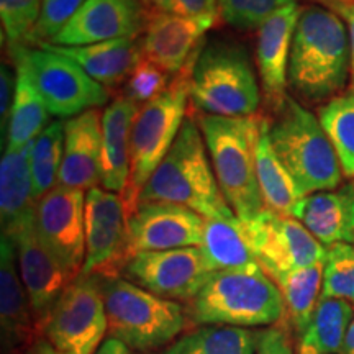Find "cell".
Segmentation results:
<instances>
[{"label":"cell","instance_id":"obj_37","mask_svg":"<svg viewBox=\"0 0 354 354\" xmlns=\"http://www.w3.org/2000/svg\"><path fill=\"white\" fill-rule=\"evenodd\" d=\"M171 81L172 76L169 73L143 56L128 76L125 86L122 87V94L135 102L138 107H143L161 95Z\"/></svg>","mask_w":354,"mask_h":354},{"label":"cell","instance_id":"obj_25","mask_svg":"<svg viewBox=\"0 0 354 354\" xmlns=\"http://www.w3.org/2000/svg\"><path fill=\"white\" fill-rule=\"evenodd\" d=\"M33 143L20 149H6L0 161L2 233L12 232L17 225H20L35 212L37 201L33 197L32 166H30Z\"/></svg>","mask_w":354,"mask_h":354},{"label":"cell","instance_id":"obj_5","mask_svg":"<svg viewBox=\"0 0 354 354\" xmlns=\"http://www.w3.org/2000/svg\"><path fill=\"white\" fill-rule=\"evenodd\" d=\"M190 102L202 115L253 117L261 105V86L245 46L230 41L202 44L189 81Z\"/></svg>","mask_w":354,"mask_h":354},{"label":"cell","instance_id":"obj_44","mask_svg":"<svg viewBox=\"0 0 354 354\" xmlns=\"http://www.w3.org/2000/svg\"><path fill=\"white\" fill-rule=\"evenodd\" d=\"M140 2L148 10L149 15L172 13V6H174V0H140Z\"/></svg>","mask_w":354,"mask_h":354},{"label":"cell","instance_id":"obj_46","mask_svg":"<svg viewBox=\"0 0 354 354\" xmlns=\"http://www.w3.org/2000/svg\"><path fill=\"white\" fill-rule=\"evenodd\" d=\"M338 354H354V318L353 322L349 323L346 336H344V342Z\"/></svg>","mask_w":354,"mask_h":354},{"label":"cell","instance_id":"obj_39","mask_svg":"<svg viewBox=\"0 0 354 354\" xmlns=\"http://www.w3.org/2000/svg\"><path fill=\"white\" fill-rule=\"evenodd\" d=\"M17 88V76L12 73L6 63L0 68V133H2V145H6V130L8 128V118H10V110L15 100Z\"/></svg>","mask_w":354,"mask_h":354},{"label":"cell","instance_id":"obj_31","mask_svg":"<svg viewBox=\"0 0 354 354\" xmlns=\"http://www.w3.org/2000/svg\"><path fill=\"white\" fill-rule=\"evenodd\" d=\"M259 331L207 325L176 339L165 354H256Z\"/></svg>","mask_w":354,"mask_h":354},{"label":"cell","instance_id":"obj_12","mask_svg":"<svg viewBox=\"0 0 354 354\" xmlns=\"http://www.w3.org/2000/svg\"><path fill=\"white\" fill-rule=\"evenodd\" d=\"M245 223L258 264L272 281L287 272L325 263L326 246L294 216L264 210Z\"/></svg>","mask_w":354,"mask_h":354},{"label":"cell","instance_id":"obj_32","mask_svg":"<svg viewBox=\"0 0 354 354\" xmlns=\"http://www.w3.org/2000/svg\"><path fill=\"white\" fill-rule=\"evenodd\" d=\"M64 128V120L48 123L33 143L30 166H32L33 197L37 202L57 185V177L63 165Z\"/></svg>","mask_w":354,"mask_h":354},{"label":"cell","instance_id":"obj_45","mask_svg":"<svg viewBox=\"0 0 354 354\" xmlns=\"http://www.w3.org/2000/svg\"><path fill=\"white\" fill-rule=\"evenodd\" d=\"M28 354H66L63 351H59V349H56L53 344L48 342L46 338H39L37 343L33 344V348L30 349Z\"/></svg>","mask_w":354,"mask_h":354},{"label":"cell","instance_id":"obj_28","mask_svg":"<svg viewBox=\"0 0 354 354\" xmlns=\"http://www.w3.org/2000/svg\"><path fill=\"white\" fill-rule=\"evenodd\" d=\"M354 318V307L346 300L322 297L312 320L297 338L295 354H338Z\"/></svg>","mask_w":354,"mask_h":354},{"label":"cell","instance_id":"obj_21","mask_svg":"<svg viewBox=\"0 0 354 354\" xmlns=\"http://www.w3.org/2000/svg\"><path fill=\"white\" fill-rule=\"evenodd\" d=\"M102 183V115L87 110L66 120L64 153L57 184L91 190Z\"/></svg>","mask_w":354,"mask_h":354},{"label":"cell","instance_id":"obj_16","mask_svg":"<svg viewBox=\"0 0 354 354\" xmlns=\"http://www.w3.org/2000/svg\"><path fill=\"white\" fill-rule=\"evenodd\" d=\"M149 17L140 0H87L50 43L57 46H88L141 37Z\"/></svg>","mask_w":354,"mask_h":354},{"label":"cell","instance_id":"obj_19","mask_svg":"<svg viewBox=\"0 0 354 354\" xmlns=\"http://www.w3.org/2000/svg\"><path fill=\"white\" fill-rule=\"evenodd\" d=\"M0 325L3 353L28 354L43 338L21 282L13 241L2 233L0 238Z\"/></svg>","mask_w":354,"mask_h":354},{"label":"cell","instance_id":"obj_29","mask_svg":"<svg viewBox=\"0 0 354 354\" xmlns=\"http://www.w3.org/2000/svg\"><path fill=\"white\" fill-rule=\"evenodd\" d=\"M256 174L261 196H263L266 210L274 214L292 216L295 205L300 201V194L294 179L286 169L281 159L274 151L271 138H269V122H263L258 143V156H256Z\"/></svg>","mask_w":354,"mask_h":354},{"label":"cell","instance_id":"obj_15","mask_svg":"<svg viewBox=\"0 0 354 354\" xmlns=\"http://www.w3.org/2000/svg\"><path fill=\"white\" fill-rule=\"evenodd\" d=\"M3 234H7L15 246L21 282L32 304L39 333L44 336L53 308L74 281L39 240L35 230V212L12 232Z\"/></svg>","mask_w":354,"mask_h":354},{"label":"cell","instance_id":"obj_33","mask_svg":"<svg viewBox=\"0 0 354 354\" xmlns=\"http://www.w3.org/2000/svg\"><path fill=\"white\" fill-rule=\"evenodd\" d=\"M318 118L338 154L343 176L354 179V92L326 102Z\"/></svg>","mask_w":354,"mask_h":354},{"label":"cell","instance_id":"obj_24","mask_svg":"<svg viewBox=\"0 0 354 354\" xmlns=\"http://www.w3.org/2000/svg\"><path fill=\"white\" fill-rule=\"evenodd\" d=\"M140 107L118 94L102 113V183L110 192L120 194L130 179L131 128Z\"/></svg>","mask_w":354,"mask_h":354},{"label":"cell","instance_id":"obj_14","mask_svg":"<svg viewBox=\"0 0 354 354\" xmlns=\"http://www.w3.org/2000/svg\"><path fill=\"white\" fill-rule=\"evenodd\" d=\"M125 274L133 284L158 297L189 304L214 272L201 248L192 246L135 254Z\"/></svg>","mask_w":354,"mask_h":354},{"label":"cell","instance_id":"obj_23","mask_svg":"<svg viewBox=\"0 0 354 354\" xmlns=\"http://www.w3.org/2000/svg\"><path fill=\"white\" fill-rule=\"evenodd\" d=\"M51 51L59 53L74 63H77L86 73L110 92L125 86L128 76L143 57L141 37L120 38L88 46H57L51 43H41ZM39 46V44H38Z\"/></svg>","mask_w":354,"mask_h":354},{"label":"cell","instance_id":"obj_40","mask_svg":"<svg viewBox=\"0 0 354 354\" xmlns=\"http://www.w3.org/2000/svg\"><path fill=\"white\" fill-rule=\"evenodd\" d=\"M172 13L196 20L218 21L221 19L218 0H174Z\"/></svg>","mask_w":354,"mask_h":354},{"label":"cell","instance_id":"obj_35","mask_svg":"<svg viewBox=\"0 0 354 354\" xmlns=\"http://www.w3.org/2000/svg\"><path fill=\"white\" fill-rule=\"evenodd\" d=\"M43 0H0V19H2L3 38H7L8 46H25L28 41Z\"/></svg>","mask_w":354,"mask_h":354},{"label":"cell","instance_id":"obj_10","mask_svg":"<svg viewBox=\"0 0 354 354\" xmlns=\"http://www.w3.org/2000/svg\"><path fill=\"white\" fill-rule=\"evenodd\" d=\"M105 333L109 322L102 281L79 276L53 308L44 338L66 354H95Z\"/></svg>","mask_w":354,"mask_h":354},{"label":"cell","instance_id":"obj_36","mask_svg":"<svg viewBox=\"0 0 354 354\" xmlns=\"http://www.w3.org/2000/svg\"><path fill=\"white\" fill-rule=\"evenodd\" d=\"M295 0H218L225 24L236 30H258L272 13Z\"/></svg>","mask_w":354,"mask_h":354},{"label":"cell","instance_id":"obj_26","mask_svg":"<svg viewBox=\"0 0 354 354\" xmlns=\"http://www.w3.org/2000/svg\"><path fill=\"white\" fill-rule=\"evenodd\" d=\"M201 250L212 272L259 266L246 223L238 216L205 218Z\"/></svg>","mask_w":354,"mask_h":354},{"label":"cell","instance_id":"obj_42","mask_svg":"<svg viewBox=\"0 0 354 354\" xmlns=\"http://www.w3.org/2000/svg\"><path fill=\"white\" fill-rule=\"evenodd\" d=\"M323 7L330 8L344 21L348 28L349 38V50H351V79H349V87L354 91V2L346 0H320Z\"/></svg>","mask_w":354,"mask_h":354},{"label":"cell","instance_id":"obj_17","mask_svg":"<svg viewBox=\"0 0 354 354\" xmlns=\"http://www.w3.org/2000/svg\"><path fill=\"white\" fill-rule=\"evenodd\" d=\"M205 218L194 210L161 202H140L128 218L133 256L146 251L201 248Z\"/></svg>","mask_w":354,"mask_h":354},{"label":"cell","instance_id":"obj_2","mask_svg":"<svg viewBox=\"0 0 354 354\" xmlns=\"http://www.w3.org/2000/svg\"><path fill=\"white\" fill-rule=\"evenodd\" d=\"M140 202H161L194 210L203 218H233L212 167L197 120L187 117L158 169L141 190Z\"/></svg>","mask_w":354,"mask_h":354},{"label":"cell","instance_id":"obj_4","mask_svg":"<svg viewBox=\"0 0 354 354\" xmlns=\"http://www.w3.org/2000/svg\"><path fill=\"white\" fill-rule=\"evenodd\" d=\"M185 312L194 325L269 326L284 317V300L276 282L254 266L212 274Z\"/></svg>","mask_w":354,"mask_h":354},{"label":"cell","instance_id":"obj_8","mask_svg":"<svg viewBox=\"0 0 354 354\" xmlns=\"http://www.w3.org/2000/svg\"><path fill=\"white\" fill-rule=\"evenodd\" d=\"M102 281L109 336L130 349L151 353L183 333L187 312L174 300L161 299L125 279Z\"/></svg>","mask_w":354,"mask_h":354},{"label":"cell","instance_id":"obj_49","mask_svg":"<svg viewBox=\"0 0 354 354\" xmlns=\"http://www.w3.org/2000/svg\"><path fill=\"white\" fill-rule=\"evenodd\" d=\"M351 92H354V91H351Z\"/></svg>","mask_w":354,"mask_h":354},{"label":"cell","instance_id":"obj_20","mask_svg":"<svg viewBox=\"0 0 354 354\" xmlns=\"http://www.w3.org/2000/svg\"><path fill=\"white\" fill-rule=\"evenodd\" d=\"M215 25L214 20L187 19L176 13L151 15L141 35L143 56L176 76L197 55L205 33Z\"/></svg>","mask_w":354,"mask_h":354},{"label":"cell","instance_id":"obj_6","mask_svg":"<svg viewBox=\"0 0 354 354\" xmlns=\"http://www.w3.org/2000/svg\"><path fill=\"white\" fill-rule=\"evenodd\" d=\"M269 138L300 197L339 187L343 169L338 154L320 118L297 100L289 97L269 122Z\"/></svg>","mask_w":354,"mask_h":354},{"label":"cell","instance_id":"obj_30","mask_svg":"<svg viewBox=\"0 0 354 354\" xmlns=\"http://www.w3.org/2000/svg\"><path fill=\"white\" fill-rule=\"evenodd\" d=\"M46 104L26 71L17 66V88L7 128V149L32 145L48 125Z\"/></svg>","mask_w":354,"mask_h":354},{"label":"cell","instance_id":"obj_22","mask_svg":"<svg viewBox=\"0 0 354 354\" xmlns=\"http://www.w3.org/2000/svg\"><path fill=\"white\" fill-rule=\"evenodd\" d=\"M292 216L323 246L354 245V179L338 189L302 197Z\"/></svg>","mask_w":354,"mask_h":354},{"label":"cell","instance_id":"obj_38","mask_svg":"<svg viewBox=\"0 0 354 354\" xmlns=\"http://www.w3.org/2000/svg\"><path fill=\"white\" fill-rule=\"evenodd\" d=\"M86 2L87 0H43L41 12L25 46L50 43Z\"/></svg>","mask_w":354,"mask_h":354},{"label":"cell","instance_id":"obj_1","mask_svg":"<svg viewBox=\"0 0 354 354\" xmlns=\"http://www.w3.org/2000/svg\"><path fill=\"white\" fill-rule=\"evenodd\" d=\"M349 79L351 50L344 21L326 7L302 8L290 50L292 91L308 102H330Z\"/></svg>","mask_w":354,"mask_h":354},{"label":"cell","instance_id":"obj_13","mask_svg":"<svg viewBox=\"0 0 354 354\" xmlns=\"http://www.w3.org/2000/svg\"><path fill=\"white\" fill-rule=\"evenodd\" d=\"M35 230L73 281L86 261V194L57 184L35 205Z\"/></svg>","mask_w":354,"mask_h":354},{"label":"cell","instance_id":"obj_43","mask_svg":"<svg viewBox=\"0 0 354 354\" xmlns=\"http://www.w3.org/2000/svg\"><path fill=\"white\" fill-rule=\"evenodd\" d=\"M95 354H131V351L125 343L120 342V339L110 338L109 336V338L100 344V348L97 349Z\"/></svg>","mask_w":354,"mask_h":354},{"label":"cell","instance_id":"obj_11","mask_svg":"<svg viewBox=\"0 0 354 354\" xmlns=\"http://www.w3.org/2000/svg\"><path fill=\"white\" fill-rule=\"evenodd\" d=\"M133 258L120 194L94 187L86 194V261L81 276L118 279Z\"/></svg>","mask_w":354,"mask_h":354},{"label":"cell","instance_id":"obj_3","mask_svg":"<svg viewBox=\"0 0 354 354\" xmlns=\"http://www.w3.org/2000/svg\"><path fill=\"white\" fill-rule=\"evenodd\" d=\"M263 117H215L197 115L216 183L233 214L243 221L266 210L261 196L256 156Z\"/></svg>","mask_w":354,"mask_h":354},{"label":"cell","instance_id":"obj_27","mask_svg":"<svg viewBox=\"0 0 354 354\" xmlns=\"http://www.w3.org/2000/svg\"><path fill=\"white\" fill-rule=\"evenodd\" d=\"M284 300V328L299 338L312 320L323 290V263L287 272L274 281Z\"/></svg>","mask_w":354,"mask_h":354},{"label":"cell","instance_id":"obj_34","mask_svg":"<svg viewBox=\"0 0 354 354\" xmlns=\"http://www.w3.org/2000/svg\"><path fill=\"white\" fill-rule=\"evenodd\" d=\"M322 297L346 300L354 307V245L326 248Z\"/></svg>","mask_w":354,"mask_h":354},{"label":"cell","instance_id":"obj_48","mask_svg":"<svg viewBox=\"0 0 354 354\" xmlns=\"http://www.w3.org/2000/svg\"><path fill=\"white\" fill-rule=\"evenodd\" d=\"M318 2H320V0H318ZM346 2H354V0H346Z\"/></svg>","mask_w":354,"mask_h":354},{"label":"cell","instance_id":"obj_41","mask_svg":"<svg viewBox=\"0 0 354 354\" xmlns=\"http://www.w3.org/2000/svg\"><path fill=\"white\" fill-rule=\"evenodd\" d=\"M256 354H295V346L292 344L290 333L287 328H272L259 331L258 348Z\"/></svg>","mask_w":354,"mask_h":354},{"label":"cell","instance_id":"obj_18","mask_svg":"<svg viewBox=\"0 0 354 354\" xmlns=\"http://www.w3.org/2000/svg\"><path fill=\"white\" fill-rule=\"evenodd\" d=\"M300 12L297 2L272 13L258 28L256 38V68L266 109L276 115L284 107L289 84V61L292 41Z\"/></svg>","mask_w":354,"mask_h":354},{"label":"cell","instance_id":"obj_7","mask_svg":"<svg viewBox=\"0 0 354 354\" xmlns=\"http://www.w3.org/2000/svg\"><path fill=\"white\" fill-rule=\"evenodd\" d=\"M192 61L179 74L172 76V81L161 95L140 107L136 113L131 128L130 179L120 196L127 218L138 209L141 190L169 153L187 118Z\"/></svg>","mask_w":354,"mask_h":354},{"label":"cell","instance_id":"obj_9","mask_svg":"<svg viewBox=\"0 0 354 354\" xmlns=\"http://www.w3.org/2000/svg\"><path fill=\"white\" fill-rule=\"evenodd\" d=\"M10 51L56 120H69L87 110L99 109L112 97L109 88L95 82L77 63L43 44L12 48Z\"/></svg>","mask_w":354,"mask_h":354},{"label":"cell","instance_id":"obj_47","mask_svg":"<svg viewBox=\"0 0 354 354\" xmlns=\"http://www.w3.org/2000/svg\"><path fill=\"white\" fill-rule=\"evenodd\" d=\"M3 354H21V353H3Z\"/></svg>","mask_w":354,"mask_h":354}]
</instances>
